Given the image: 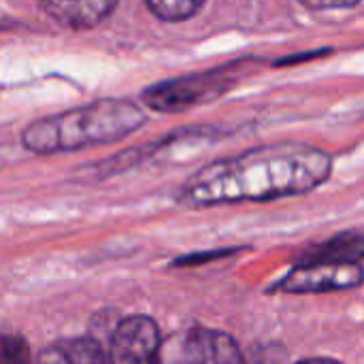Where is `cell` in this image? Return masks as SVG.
I'll return each mask as SVG.
<instances>
[{
	"mask_svg": "<svg viewBox=\"0 0 364 364\" xmlns=\"http://www.w3.org/2000/svg\"><path fill=\"white\" fill-rule=\"evenodd\" d=\"M331 171L333 158L320 147L267 145L200 168L181 188L179 200L188 207L275 200L316 190Z\"/></svg>",
	"mask_w": 364,
	"mask_h": 364,
	"instance_id": "cell-1",
	"label": "cell"
},
{
	"mask_svg": "<svg viewBox=\"0 0 364 364\" xmlns=\"http://www.w3.org/2000/svg\"><path fill=\"white\" fill-rule=\"evenodd\" d=\"M145 113L128 100H96L60 115L32 122L21 143L34 154H60L115 143L145 124Z\"/></svg>",
	"mask_w": 364,
	"mask_h": 364,
	"instance_id": "cell-2",
	"label": "cell"
},
{
	"mask_svg": "<svg viewBox=\"0 0 364 364\" xmlns=\"http://www.w3.org/2000/svg\"><path fill=\"white\" fill-rule=\"evenodd\" d=\"M230 83L232 79L226 77V70L215 68L209 73L186 75V77L149 85L141 94V98L145 105H149L156 111L177 113V111H186L190 107H196L200 102H209L222 96L230 87Z\"/></svg>",
	"mask_w": 364,
	"mask_h": 364,
	"instance_id": "cell-3",
	"label": "cell"
},
{
	"mask_svg": "<svg viewBox=\"0 0 364 364\" xmlns=\"http://www.w3.org/2000/svg\"><path fill=\"white\" fill-rule=\"evenodd\" d=\"M364 282L360 264L343 262H305L290 271L275 288L288 294H322L358 288Z\"/></svg>",
	"mask_w": 364,
	"mask_h": 364,
	"instance_id": "cell-4",
	"label": "cell"
},
{
	"mask_svg": "<svg viewBox=\"0 0 364 364\" xmlns=\"http://www.w3.org/2000/svg\"><path fill=\"white\" fill-rule=\"evenodd\" d=\"M162 337L158 324L147 316H130L122 320L111 337V364H158Z\"/></svg>",
	"mask_w": 364,
	"mask_h": 364,
	"instance_id": "cell-5",
	"label": "cell"
},
{
	"mask_svg": "<svg viewBox=\"0 0 364 364\" xmlns=\"http://www.w3.org/2000/svg\"><path fill=\"white\" fill-rule=\"evenodd\" d=\"M213 335L215 331L203 326H190L171 335L162 341L158 364H213Z\"/></svg>",
	"mask_w": 364,
	"mask_h": 364,
	"instance_id": "cell-6",
	"label": "cell"
},
{
	"mask_svg": "<svg viewBox=\"0 0 364 364\" xmlns=\"http://www.w3.org/2000/svg\"><path fill=\"white\" fill-rule=\"evenodd\" d=\"M117 4L115 2H43L41 9L60 26L85 30L100 23Z\"/></svg>",
	"mask_w": 364,
	"mask_h": 364,
	"instance_id": "cell-7",
	"label": "cell"
},
{
	"mask_svg": "<svg viewBox=\"0 0 364 364\" xmlns=\"http://www.w3.org/2000/svg\"><path fill=\"white\" fill-rule=\"evenodd\" d=\"M34 364H111V360L98 341L81 337L45 348Z\"/></svg>",
	"mask_w": 364,
	"mask_h": 364,
	"instance_id": "cell-8",
	"label": "cell"
},
{
	"mask_svg": "<svg viewBox=\"0 0 364 364\" xmlns=\"http://www.w3.org/2000/svg\"><path fill=\"white\" fill-rule=\"evenodd\" d=\"M364 258V235L346 232L328 243L316 247L305 262H343V264H358Z\"/></svg>",
	"mask_w": 364,
	"mask_h": 364,
	"instance_id": "cell-9",
	"label": "cell"
},
{
	"mask_svg": "<svg viewBox=\"0 0 364 364\" xmlns=\"http://www.w3.org/2000/svg\"><path fill=\"white\" fill-rule=\"evenodd\" d=\"M158 19L162 21H183L188 17H192L203 2H194V0H156V2H147L145 4Z\"/></svg>",
	"mask_w": 364,
	"mask_h": 364,
	"instance_id": "cell-10",
	"label": "cell"
},
{
	"mask_svg": "<svg viewBox=\"0 0 364 364\" xmlns=\"http://www.w3.org/2000/svg\"><path fill=\"white\" fill-rule=\"evenodd\" d=\"M213 348H215V363L213 364H243V356H241L235 339L228 337L226 333H218L215 331Z\"/></svg>",
	"mask_w": 364,
	"mask_h": 364,
	"instance_id": "cell-11",
	"label": "cell"
},
{
	"mask_svg": "<svg viewBox=\"0 0 364 364\" xmlns=\"http://www.w3.org/2000/svg\"><path fill=\"white\" fill-rule=\"evenodd\" d=\"M28 346L19 337H4L2 341V364H28Z\"/></svg>",
	"mask_w": 364,
	"mask_h": 364,
	"instance_id": "cell-12",
	"label": "cell"
},
{
	"mask_svg": "<svg viewBox=\"0 0 364 364\" xmlns=\"http://www.w3.org/2000/svg\"><path fill=\"white\" fill-rule=\"evenodd\" d=\"M305 6L314 11H328V9H354L356 2H305Z\"/></svg>",
	"mask_w": 364,
	"mask_h": 364,
	"instance_id": "cell-13",
	"label": "cell"
},
{
	"mask_svg": "<svg viewBox=\"0 0 364 364\" xmlns=\"http://www.w3.org/2000/svg\"><path fill=\"white\" fill-rule=\"evenodd\" d=\"M299 364H339L335 363V360H324V358H314V360H303V363Z\"/></svg>",
	"mask_w": 364,
	"mask_h": 364,
	"instance_id": "cell-14",
	"label": "cell"
}]
</instances>
